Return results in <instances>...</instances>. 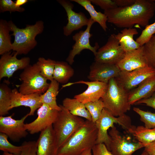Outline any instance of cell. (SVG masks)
<instances>
[{
  "label": "cell",
  "instance_id": "47",
  "mask_svg": "<svg viewBox=\"0 0 155 155\" xmlns=\"http://www.w3.org/2000/svg\"><path fill=\"white\" fill-rule=\"evenodd\" d=\"M154 36H155V35H154Z\"/></svg>",
  "mask_w": 155,
  "mask_h": 155
},
{
  "label": "cell",
  "instance_id": "5",
  "mask_svg": "<svg viewBox=\"0 0 155 155\" xmlns=\"http://www.w3.org/2000/svg\"><path fill=\"white\" fill-rule=\"evenodd\" d=\"M53 124L59 148L82 127L85 121L80 117L74 116L62 105Z\"/></svg>",
  "mask_w": 155,
  "mask_h": 155
},
{
  "label": "cell",
  "instance_id": "8",
  "mask_svg": "<svg viewBox=\"0 0 155 155\" xmlns=\"http://www.w3.org/2000/svg\"><path fill=\"white\" fill-rule=\"evenodd\" d=\"M110 138L109 150L113 155H132L145 145L134 141L129 137L122 135L114 126L109 131Z\"/></svg>",
  "mask_w": 155,
  "mask_h": 155
},
{
  "label": "cell",
  "instance_id": "20",
  "mask_svg": "<svg viewBox=\"0 0 155 155\" xmlns=\"http://www.w3.org/2000/svg\"><path fill=\"white\" fill-rule=\"evenodd\" d=\"M40 95L37 93L24 94L17 89L14 88L11 90L10 109L20 106L28 107L30 108L29 116L33 115L35 111L42 104L40 101Z\"/></svg>",
  "mask_w": 155,
  "mask_h": 155
},
{
  "label": "cell",
  "instance_id": "34",
  "mask_svg": "<svg viewBox=\"0 0 155 155\" xmlns=\"http://www.w3.org/2000/svg\"><path fill=\"white\" fill-rule=\"evenodd\" d=\"M133 109L140 116L145 127L149 129L155 127V113L144 111L137 107H134Z\"/></svg>",
  "mask_w": 155,
  "mask_h": 155
},
{
  "label": "cell",
  "instance_id": "32",
  "mask_svg": "<svg viewBox=\"0 0 155 155\" xmlns=\"http://www.w3.org/2000/svg\"><path fill=\"white\" fill-rule=\"evenodd\" d=\"M144 46L148 66L155 69V36L153 35Z\"/></svg>",
  "mask_w": 155,
  "mask_h": 155
},
{
  "label": "cell",
  "instance_id": "26",
  "mask_svg": "<svg viewBox=\"0 0 155 155\" xmlns=\"http://www.w3.org/2000/svg\"><path fill=\"white\" fill-rule=\"evenodd\" d=\"M70 1L75 2L84 7L89 13L90 18L95 22L98 23L104 31H106L108 28L106 23L107 21V16L104 13L97 11L90 0H71Z\"/></svg>",
  "mask_w": 155,
  "mask_h": 155
},
{
  "label": "cell",
  "instance_id": "3",
  "mask_svg": "<svg viewBox=\"0 0 155 155\" xmlns=\"http://www.w3.org/2000/svg\"><path fill=\"white\" fill-rule=\"evenodd\" d=\"M11 35L14 36L12 50L18 55L28 53L37 45L36 36L43 31L44 23L42 20L37 21L33 25H26L24 28H19L12 21L8 22Z\"/></svg>",
  "mask_w": 155,
  "mask_h": 155
},
{
  "label": "cell",
  "instance_id": "29",
  "mask_svg": "<svg viewBox=\"0 0 155 155\" xmlns=\"http://www.w3.org/2000/svg\"><path fill=\"white\" fill-rule=\"evenodd\" d=\"M11 90L6 84L0 85V115L4 116L10 110Z\"/></svg>",
  "mask_w": 155,
  "mask_h": 155
},
{
  "label": "cell",
  "instance_id": "44",
  "mask_svg": "<svg viewBox=\"0 0 155 155\" xmlns=\"http://www.w3.org/2000/svg\"><path fill=\"white\" fill-rule=\"evenodd\" d=\"M92 149H89L83 152L80 155H92Z\"/></svg>",
  "mask_w": 155,
  "mask_h": 155
},
{
  "label": "cell",
  "instance_id": "39",
  "mask_svg": "<svg viewBox=\"0 0 155 155\" xmlns=\"http://www.w3.org/2000/svg\"><path fill=\"white\" fill-rule=\"evenodd\" d=\"M92 150L93 155H113L104 143L95 144Z\"/></svg>",
  "mask_w": 155,
  "mask_h": 155
},
{
  "label": "cell",
  "instance_id": "11",
  "mask_svg": "<svg viewBox=\"0 0 155 155\" xmlns=\"http://www.w3.org/2000/svg\"><path fill=\"white\" fill-rule=\"evenodd\" d=\"M155 75V69L148 66L130 71H121L115 79L128 92L146 79Z\"/></svg>",
  "mask_w": 155,
  "mask_h": 155
},
{
  "label": "cell",
  "instance_id": "41",
  "mask_svg": "<svg viewBox=\"0 0 155 155\" xmlns=\"http://www.w3.org/2000/svg\"><path fill=\"white\" fill-rule=\"evenodd\" d=\"M118 7H126L133 4L136 0H113Z\"/></svg>",
  "mask_w": 155,
  "mask_h": 155
},
{
  "label": "cell",
  "instance_id": "46",
  "mask_svg": "<svg viewBox=\"0 0 155 155\" xmlns=\"http://www.w3.org/2000/svg\"><path fill=\"white\" fill-rule=\"evenodd\" d=\"M155 2V0H153Z\"/></svg>",
  "mask_w": 155,
  "mask_h": 155
},
{
  "label": "cell",
  "instance_id": "1",
  "mask_svg": "<svg viewBox=\"0 0 155 155\" xmlns=\"http://www.w3.org/2000/svg\"><path fill=\"white\" fill-rule=\"evenodd\" d=\"M155 2L153 0H136L126 7H117L104 11L107 22L121 28H132L135 24L145 27L154 15Z\"/></svg>",
  "mask_w": 155,
  "mask_h": 155
},
{
  "label": "cell",
  "instance_id": "24",
  "mask_svg": "<svg viewBox=\"0 0 155 155\" xmlns=\"http://www.w3.org/2000/svg\"><path fill=\"white\" fill-rule=\"evenodd\" d=\"M62 105L73 115L84 117L87 120L92 121L90 113L86 109L84 104L75 98H65L63 101Z\"/></svg>",
  "mask_w": 155,
  "mask_h": 155
},
{
  "label": "cell",
  "instance_id": "2",
  "mask_svg": "<svg viewBox=\"0 0 155 155\" xmlns=\"http://www.w3.org/2000/svg\"><path fill=\"white\" fill-rule=\"evenodd\" d=\"M98 130L95 123L88 120L61 146L57 155H80L96 144Z\"/></svg>",
  "mask_w": 155,
  "mask_h": 155
},
{
  "label": "cell",
  "instance_id": "31",
  "mask_svg": "<svg viewBox=\"0 0 155 155\" xmlns=\"http://www.w3.org/2000/svg\"><path fill=\"white\" fill-rule=\"evenodd\" d=\"M8 137L5 134L0 133V150L16 155L20 154L23 149L22 145L17 146L12 144L8 141Z\"/></svg>",
  "mask_w": 155,
  "mask_h": 155
},
{
  "label": "cell",
  "instance_id": "43",
  "mask_svg": "<svg viewBox=\"0 0 155 155\" xmlns=\"http://www.w3.org/2000/svg\"><path fill=\"white\" fill-rule=\"evenodd\" d=\"M28 0H16L15 1L16 5L18 7H20L22 5L28 2Z\"/></svg>",
  "mask_w": 155,
  "mask_h": 155
},
{
  "label": "cell",
  "instance_id": "13",
  "mask_svg": "<svg viewBox=\"0 0 155 155\" xmlns=\"http://www.w3.org/2000/svg\"><path fill=\"white\" fill-rule=\"evenodd\" d=\"M12 115L0 116V132L6 135L11 141L18 142L28 135L24 122L29 115L28 113L21 119L17 120L12 118Z\"/></svg>",
  "mask_w": 155,
  "mask_h": 155
},
{
  "label": "cell",
  "instance_id": "36",
  "mask_svg": "<svg viewBox=\"0 0 155 155\" xmlns=\"http://www.w3.org/2000/svg\"><path fill=\"white\" fill-rule=\"evenodd\" d=\"M23 149L20 154L17 155H37V143L34 141H24L22 144ZM2 155H16L3 152Z\"/></svg>",
  "mask_w": 155,
  "mask_h": 155
},
{
  "label": "cell",
  "instance_id": "25",
  "mask_svg": "<svg viewBox=\"0 0 155 155\" xmlns=\"http://www.w3.org/2000/svg\"><path fill=\"white\" fill-rule=\"evenodd\" d=\"M68 63L63 61H56L53 77L59 83L65 84L73 76L74 70Z\"/></svg>",
  "mask_w": 155,
  "mask_h": 155
},
{
  "label": "cell",
  "instance_id": "23",
  "mask_svg": "<svg viewBox=\"0 0 155 155\" xmlns=\"http://www.w3.org/2000/svg\"><path fill=\"white\" fill-rule=\"evenodd\" d=\"M127 132L133 135L138 141L146 146L155 141V127L149 129L144 126L132 125Z\"/></svg>",
  "mask_w": 155,
  "mask_h": 155
},
{
  "label": "cell",
  "instance_id": "18",
  "mask_svg": "<svg viewBox=\"0 0 155 155\" xmlns=\"http://www.w3.org/2000/svg\"><path fill=\"white\" fill-rule=\"evenodd\" d=\"M116 65L121 71H127L149 66L145 55L144 46L125 52L123 58Z\"/></svg>",
  "mask_w": 155,
  "mask_h": 155
},
{
  "label": "cell",
  "instance_id": "28",
  "mask_svg": "<svg viewBox=\"0 0 155 155\" xmlns=\"http://www.w3.org/2000/svg\"><path fill=\"white\" fill-rule=\"evenodd\" d=\"M10 31L8 22L0 20V55H2L12 50Z\"/></svg>",
  "mask_w": 155,
  "mask_h": 155
},
{
  "label": "cell",
  "instance_id": "4",
  "mask_svg": "<svg viewBox=\"0 0 155 155\" xmlns=\"http://www.w3.org/2000/svg\"><path fill=\"white\" fill-rule=\"evenodd\" d=\"M128 92L115 78L111 79L106 92L101 98L104 108L115 117L125 114L131 108L128 101Z\"/></svg>",
  "mask_w": 155,
  "mask_h": 155
},
{
  "label": "cell",
  "instance_id": "33",
  "mask_svg": "<svg viewBox=\"0 0 155 155\" xmlns=\"http://www.w3.org/2000/svg\"><path fill=\"white\" fill-rule=\"evenodd\" d=\"M84 105L90 114L92 121L95 123L99 118L104 108V103L102 99L101 98L95 102H87Z\"/></svg>",
  "mask_w": 155,
  "mask_h": 155
},
{
  "label": "cell",
  "instance_id": "40",
  "mask_svg": "<svg viewBox=\"0 0 155 155\" xmlns=\"http://www.w3.org/2000/svg\"><path fill=\"white\" fill-rule=\"evenodd\" d=\"M135 103L137 104H145L155 109V92L150 97L140 100Z\"/></svg>",
  "mask_w": 155,
  "mask_h": 155
},
{
  "label": "cell",
  "instance_id": "9",
  "mask_svg": "<svg viewBox=\"0 0 155 155\" xmlns=\"http://www.w3.org/2000/svg\"><path fill=\"white\" fill-rule=\"evenodd\" d=\"M125 52L120 46L115 34L108 37L105 44L99 48L94 55L95 61L117 65L124 57Z\"/></svg>",
  "mask_w": 155,
  "mask_h": 155
},
{
  "label": "cell",
  "instance_id": "12",
  "mask_svg": "<svg viewBox=\"0 0 155 155\" xmlns=\"http://www.w3.org/2000/svg\"><path fill=\"white\" fill-rule=\"evenodd\" d=\"M58 112L48 104H42L37 109V118L30 123L24 124L26 129L31 134L41 132L53 124L57 117Z\"/></svg>",
  "mask_w": 155,
  "mask_h": 155
},
{
  "label": "cell",
  "instance_id": "16",
  "mask_svg": "<svg viewBox=\"0 0 155 155\" xmlns=\"http://www.w3.org/2000/svg\"><path fill=\"white\" fill-rule=\"evenodd\" d=\"M57 1L64 9L67 17V23L63 29L64 35L69 36L74 31L80 29L84 26H87L89 19L83 12H75L73 10L74 5L70 1L58 0Z\"/></svg>",
  "mask_w": 155,
  "mask_h": 155
},
{
  "label": "cell",
  "instance_id": "27",
  "mask_svg": "<svg viewBox=\"0 0 155 155\" xmlns=\"http://www.w3.org/2000/svg\"><path fill=\"white\" fill-rule=\"evenodd\" d=\"M59 83L55 80L51 81L48 88L43 94H41V102L48 104L52 108L59 111L61 107L58 105L56 102V97L59 91Z\"/></svg>",
  "mask_w": 155,
  "mask_h": 155
},
{
  "label": "cell",
  "instance_id": "17",
  "mask_svg": "<svg viewBox=\"0 0 155 155\" xmlns=\"http://www.w3.org/2000/svg\"><path fill=\"white\" fill-rule=\"evenodd\" d=\"M120 71L116 65L95 61L90 66L88 78L91 81L108 83L111 79L117 77Z\"/></svg>",
  "mask_w": 155,
  "mask_h": 155
},
{
  "label": "cell",
  "instance_id": "6",
  "mask_svg": "<svg viewBox=\"0 0 155 155\" xmlns=\"http://www.w3.org/2000/svg\"><path fill=\"white\" fill-rule=\"evenodd\" d=\"M20 77L22 82L18 86V91L24 94H42L46 91L49 85L47 80L41 74L36 63L30 65L24 69Z\"/></svg>",
  "mask_w": 155,
  "mask_h": 155
},
{
  "label": "cell",
  "instance_id": "10",
  "mask_svg": "<svg viewBox=\"0 0 155 155\" xmlns=\"http://www.w3.org/2000/svg\"><path fill=\"white\" fill-rule=\"evenodd\" d=\"M89 23L85 30H81L77 33L72 37L75 43L72 46L66 59V61L70 65L74 62L75 56L80 54L83 50L87 49L91 51L95 55L99 46L98 43L96 42L94 46H92L90 44V38L92 36L90 33V30L92 25L95 23L91 18H89Z\"/></svg>",
  "mask_w": 155,
  "mask_h": 155
},
{
  "label": "cell",
  "instance_id": "21",
  "mask_svg": "<svg viewBox=\"0 0 155 155\" xmlns=\"http://www.w3.org/2000/svg\"><path fill=\"white\" fill-rule=\"evenodd\" d=\"M155 92V75L146 79L128 92V101L132 105L141 100L150 97Z\"/></svg>",
  "mask_w": 155,
  "mask_h": 155
},
{
  "label": "cell",
  "instance_id": "35",
  "mask_svg": "<svg viewBox=\"0 0 155 155\" xmlns=\"http://www.w3.org/2000/svg\"><path fill=\"white\" fill-rule=\"evenodd\" d=\"M154 34H155V22L152 24L146 26L135 41L140 46H143L150 39Z\"/></svg>",
  "mask_w": 155,
  "mask_h": 155
},
{
  "label": "cell",
  "instance_id": "30",
  "mask_svg": "<svg viewBox=\"0 0 155 155\" xmlns=\"http://www.w3.org/2000/svg\"><path fill=\"white\" fill-rule=\"evenodd\" d=\"M56 62L50 59H46L40 57L36 63L41 75L51 81L54 80L53 75Z\"/></svg>",
  "mask_w": 155,
  "mask_h": 155
},
{
  "label": "cell",
  "instance_id": "37",
  "mask_svg": "<svg viewBox=\"0 0 155 155\" xmlns=\"http://www.w3.org/2000/svg\"><path fill=\"white\" fill-rule=\"evenodd\" d=\"M25 10L24 8L16 5L15 2L11 0H0V12L9 11L10 12L17 11L22 12Z\"/></svg>",
  "mask_w": 155,
  "mask_h": 155
},
{
  "label": "cell",
  "instance_id": "19",
  "mask_svg": "<svg viewBox=\"0 0 155 155\" xmlns=\"http://www.w3.org/2000/svg\"><path fill=\"white\" fill-rule=\"evenodd\" d=\"M37 155H57L59 148L53 125L40 132L37 140Z\"/></svg>",
  "mask_w": 155,
  "mask_h": 155
},
{
  "label": "cell",
  "instance_id": "22",
  "mask_svg": "<svg viewBox=\"0 0 155 155\" xmlns=\"http://www.w3.org/2000/svg\"><path fill=\"white\" fill-rule=\"evenodd\" d=\"M138 33L135 28H125L117 34H115V36L125 53L135 50L141 46L133 39L134 35Z\"/></svg>",
  "mask_w": 155,
  "mask_h": 155
},
{
  "label": "cell",
  "instance_id": "7",
  "mask_svg": "<svg viewBox=\"0 0 155 155\" xmlns=\"http://www.w3.org/2000/svg\"><path fill=\"white\" fill-rule=\"evenodd\" d=\"M114 124L121 125L126 131L132 125L130 117L125 114L115 117L104 108L99 118L95 122L98 130L96 144L104 143L109 150L110 138L108 131L114 126Z\"/></svg>",
  "mask_w": 155,
  "mask_h": 155
},
{
  "label": "cell",
  "instance_id": "42",
  "mask_svg": "<svg viewBox=\"0 0 155 155\" xmlns=\"http://www.w3.org/2000/svg\"><path fill=\"white\" fill-rule=\"evenodd\" d=\"M144 148V150L150 155H155V141L147 144Z\"/></svg>",
  "mask_w": 155,
  "mask_h": 155
},
{
  "label": "cell",
  "instance_id": "38",
  "mask_svg": "<svg viewBox=\"0 0 155 155\" xmlns=\"http://www.w3.org/2000/svg\"><path fill=\"white\" fill-rule=\"evenodd\" d=\"M92 3L98 6L105 10H110L117 7L113 0H90Z\"/></svg>",
  "mask_w": 155,
  "mask_h": 155
},
{
  "label": "cell",
  "instance_id": "14",
  "mask_svg": "<svg viewBox=\"0 0 155 155\" xmlns=\"http://www.w3.org/2000/svg\"><path fill=\"white\" fill-rule=\"evenodd\" d=\"M78 84H84L88 86L86 90L74 97V98L84 104L100 100L105 94L108 87V83L99 81L89 82L83 80L69 83L62 85V88H64Z\"/></svg>",
  "mask_w": 155,
  "mask_h": 155
},
{
  "label": "cell",
  "instance_id": "45",
  "mask_svg": "<svg viewBox=\"0 0 155 155\" xmlns=\"http://www.w3.org/2000/svg\"><path fill=\"white\" fill-rule=\"evenodd\" d=\"M141 155H150L147 151L144 150Z\"/></svg>",
  "mask_w": 155,
  "mask_h": 155
},
{
  "label": "cell",
  "instance_id": "15",
  "mask_svg": "<svg viewBox=\"0 0 155 155\" xmlns=\"http://www.w3.org/2000/svg\"><path fill=\"white\" fill-rule=\"evenodd\" d=\"M15 52L9 51L1 55L0 59V80L4 77L9 79L14 73L19 70L24 69L30 65V59L24 57L18 59Z\"/></svg>",
  "mask_w": 155,
  "mask_h": 155
}]
</instances>
